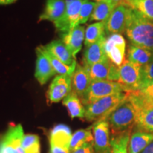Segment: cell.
<instances>
[{
    "label": "cell",
    "instance_id": "27",
    "mask_svg": "<svg viewBox=\"0 0 153 153\" xmlns=\"http://www.w3.org/2000/svg\"><path fill=\"white\" fill-rule=\"evenodd\" d=\"M132 131L111 135L112 153H128V143Z\"/></svg>",
    "mask_w": 153,
    "mask_h": 153
},
{
    "label": "cell",
    "instance_id": "11",
    "mask_svg": "<svg viewBox=\"0 0 153 153\" xmlns=\"http://www.w3.org/2000/svg\"><path fill=\"white\" fill-rule=\"evenodd\" d=\"M130 7L118 5L114 9L111 14L105 22V30L107 34H121L126 31Z\"/></svg>",
    "mask_w": 153,
    "mask_h": 153
},
{
    "label": "cell",
    "instance_id": "3",
    "mask_svg": "<svg viewBox=\"0 0 153 153\" xmlns=\"http://www.w3.org/2000/svg\"><path fill=\"white\" fill-rule=\"evenodd\" d=\"M127 97L128 94L126 92L116 94L85 105V119L89 122H97L99 120L106 119Z\"/></svg>",
    "mask_w": 153,
    "mask_h": 153
},
{
    "label": "cell",
    "instance_id": "33",
    "mask_svg": "<svg viewBox=\"0 0 153 153\" xmlns=\"http://www.w3.org/2000/svg\"><path fill=\"white\" fill-rule=\"evenodd\" d=\"M153 82V60L141 67V85L140 88ZM139 88V89H140Z\"/></svg>",
    "mask_w": 153,
    "mask_h": 153
},
{
    "label": "cell",
    "instance_id": "12",
    "mask_svg": "<svg viewBox=\"0 0 153 153\" xmlns=\"http://www.w3.org/2000/svg\"><path fill=\"white\" fill-rule=\"evenodd\" d=\"M85 0H74L67 4L66 12L62 19L55 24L56 29L66 33L77 26L80 10Z\"/></svg>",
    "mask_w": 153,
    "mask_h": 153
},
{
    "label": "cell",
    "instance_id": "2",
    "mask_svg": "<svg viewBox=\"0 0 153 153\" xmlns=\"http://www.w3.org/2000/svg\"><path fill=\"white\" fill-rule=\"evenodd\" d=\"M137 114L136 106L128 94L125 100L106 118L111 135L133 131L136 122Z\"/></svg>",
    "mask_w": 153,
    "mask_h": 153
},
{
    "label": "cell",
    "instance_id": "29",
    "mask_svg": "<svg viewBox=\"0 0 153 153\" xmlns=\"http://www.w3.org/2000/svg\"><path fill=\"white\" fill-rule=\"evenodd\" d=\"M41 48L43 50L44 54L47 57L50 62H51V65H52L53 68H54L57 74H66V75H72L73 72L75 70L76 65L72 66H68L67 65L63 63L62 61H60L58 58L55 57L53 54H51L48 50L45 48V46L41 45Z\"/></svg>",
    "mask_w": 153,
    "mask_h": 153
},
{
    "label": "cell",
    "instance_id": "20",
    "mask_svg": "<svg viewBox=\"0 0 153 153\" xmlns=\"http://www.w3.org/2000/svg\"><path fill=\"white\" fill-rule=\"evenodd\" d=\"M45 48L51 54H53L67 65L72 66L77 63L75 57H73L62 41L55 40L51 42L47 45H45Z\"/></svg>",
    "mask_w": 153,
    "mask_h": 153
},
{
    "label": "cell",
    "instance_id": "7",
    "mask_svg": "<svg viewBox=\"0 0 153 153\" xmlns=\"http://www.w3.org/2000/svg\"><path fill=\"white\" fill-rule=\"evenodd\" d=\"M126 42L121 34H111L106 38L104 45L107 57L115 65L120 67L126 60Z\"/></svg>",
    "mask_w": 153,
    "mask_h": 153
},
{
    "label": "cell",
    "instance_id": "24",
    "mask_svg": "<svg viewBox=\"0 0 153 153\" xmlns=\"http://www.w3.org/2000/svg\"><path fill=\"white\" fill-rule=\"evenodd\" d=\"M134 128L153 133V107L141 108L137 111Z\"/></svg>",
    "mask_w": 153,
    "mask_h": 153
},
{
    "label": "cell",
    "instance_id": "21",
    "mask_svg": "<svg viewBox=\"0 0 153 153\" xmlns=\"http://www.w3.org/2000/svg\"><path fill=\"white\" fill-rule=\"evenodd\" d=\"M127 60L140 67L145 66L153 60V53L131 44L128 48Z\"/></svg>",
    "mask_w": 153,
    "mask_h": 153
},
{
    "label": "cell",
    "instance_id": "28",
    "mask_svg": "<svg viewBox=\"0 0 153 153\" xmlns=\"http://www.w3.org/2000/svg\"><path fill=\"white\" fill-rule=\"evenodd\" d=\"M94 142V136L91 127L87 129H81L72 135L70 142V152L79 148L83 145Z\"/></svg>",
    "mask_w": 153,
    "mask_h": 153
},
{
    "label": "cell",
    "instance_id": "23",
    "mask_svg": "<svg viewBox=\"0 0 153 153\" xmlns=\"http://www.w3.org/2000/svg\"><path fill=\"white\" fill-rule=\"evenodd\" d=\"M113 63L108 57L101 62L95 63L90 66L83 65L89 74L91 79L94 80H108Z\"/></svg>",
    "mask_w": 153,
    "mask_h": 153
},
{
    "label": "cell",
    "instance_id": "6",
    "mask_svg": "<svg viewBox=\"0 0 153 153\" xmlns=\"http://www.w3.org/2000/svg\"><path fill=\"white\" fill-rule=\"evenodd\" d=\"M91 127L94 136L93 145L95 153H112L111 130L106 118L94 122Z\"/></svg>",
    "mask_w": 153,
    "mask_h": 153
},
{
    "label": "cell",
    "instance_id": "17",
    "mask_svg": "<svg viewBox=\"0 0 153 153\" xmlns=\"http://www.w3.org/2000/svg\"><path fill=\"white\" fill-rule=\"evenodd\" d=\"M106 38V36H103L96 43L86 46L84 53L83 65H92L95 63L101 62L106 58L107 56L104 50Z\"/></svg>",
    "mask_w": 153,
    "mask_h": 153
},
{
    "label": "cell",
    "instance_id": "15",
    "mask_svg": "<svg viewBox=\"0 0 153 153\" xmlns=\"http://www.w3.org/2000/svg\"><path fill=\"white\" fill-rule=\"evenodd\" d=\"M65 0H47L45 10L39 17V21H50L54 25L62 19L66 12Z\"/></svg>",
    "mask_w": 153,
    "mask_h": 153
},
{
    "label": "cell",
    "instance_id": "8",
    "mask_svg": "<svg viewBox=\"0 0 153 153\" xmlns=\"http://www.w3.org/2000/svg\"><path fill=\"white\" fill-rule=\"evenodd\" d=\"M71 138V131L68 126L63 124L55 126L50 133L51 153H70Z\"/></svg>",
    "mask_w": 153,
    "mask_h": 153
},
{
    "label": "cell",
    "instance_id": "32",
    "mask_svg": "<svg viewBox=\"0 0 153 153\" xmlns=\"http://www.w3.org/2000/svg\"><path fill=\"white\" fill-rule=\"evenodd\" d=\"M96 4H97V2H94V1H91L90 0H85L80 10L77 26L85 24L90 19Z\"/></svg>",
    "mask_w": 153,
    "mask_h": 153
},
{
    "label": "cell",
    "instance_id": "13",
    "mask_svg": "<svg viewBox=\"0 0 153 153\" xmlns=\"http://www.w3.org/2000/svg\"><path fill=\"white\" fill-rule=\"evenodd\" d=\"M91 81L84 66L77 63L72 75V91L76 94L81 101L87 94Z\"/></svg>",
    "mask_w": 153,
    "mask_h": 153
},
{
    "label": "cell",
    "instance_id": "38",
    "mask_svg": "<svg viewBox=\"0 0 153 153\" xmlns=\"http://www.w3.org/2000/svg\"><path fill=\"white\" fill-rule=\"evenodd\" d=\"M74 1V0H65V1H66L67 4L71 2V1Z\"/></svg>",
    "mask_w": 153,
    "mask_h": 153
},
{
    "label": "cell",
    "instance_id": "9",
    "mask_svg": "<svg viewBox=\"0 0 153 153\" xmlns=\"http://www.w3.org/2000/svg\"><path fill=\"white\" fill-rule=\"evenodd\" d=\"M24 136L21 124L10 126L0 143V153H25L22 146Z\"/></svg>",
    "mask_w": 153,
    "mask_h": 153
},
{
    "label": "cell",
    "instance_id": "5",
    "mask_svg": "<svg viewBox=\"0 0 153 153\" xmlns=\"http://www.w3.org/2000/svg\"><path fill=\"white\" fill-rule=\"evenodd\" d=\"M117 82L123 87L126 93L138 90L141 85V67L126 60L119 67Z\"/></svg>",
    "mask_w": 153,
    "mask_h": 153
},
{
    "label": "cell",
    "instance_id": "34",
    "mask_svg": "<svg viewBox=\"0 0 153 153\" xmlns=\"http://www.w3.org/2000/svg\"><path fill=\"white\" fill-rule=\"evenodd\" d=\"M70 153H95L93 143H88Z\"/></svg>",
    "mask_w": 153,
    "mask_h": 153
},
{
    "label": "cell",
    "instance_id": "22",
    "mask_svg": "<svg viewBox=\"0 0 153 153\" xmlns=\"http://www.w3.org/2000/svg\"><path fill=\"white\" fill-rule=\"evenodd\" d=\"M62 104L68 108L69 115L71 118H79L84 119L85 116V107L82 104L81 99L73 91L65 97Z\"/></svg>",
    "mask_w": 153,
    "mask_h": 153
},
{
    "label": "cell",
    "instance_id": "16",
    "mask_svg": "<svg viewBox=\"0 0 153 153\" xmlns=\"http://www.w3.org/2000/svg\"><path fill=\"white\" fill-rule=\"evenodd\" d=\"M85 28L84 26H76L68 33L62 35V42L68 47L74 57L81 51L85 41Z\"/></svg>",
    "mask_w": 153,
    "mask_h": 153
},
{
    "label": "cell",
    "instance_id": "35",
    "mask_svg": "<svg viewBox=\"0 0 153 153\" xmlns=\"http://www.w3.org/2000/svg\"><path fill=\"white\" fill-rule=\"evenodd\" d=\"M101 1H103V0H101ZM108 1H110L111 2H112L116 6H118V5L127 6L128 4L129 3V1H131V0H108Z\"/></svg>",
    "mask_w": 153,
    "mask_h": 153
},
{
    "label": "cell",
    "instance_id": "25",
    "mask_svg": "<svg viewBox=\"0 0 153 153\" xmlns=\"http://www.w3.org/2000/svg\"><path fill=\"white\" fill-rule=\"evenodd\" d=\"M117 6L108 0H103L97 2L90 21H97L98 22H106L111 14L112 11Z\"/></svg>",
    "mask_w": 153,
    "mask_h": 153
},
{
    "label": "cell",
    "instance_id": "10",
    "mask_svg": "<svg viewBox=\"0 0 153 153\" xmlns=\"http://www.w3.org/2000/svg\"><path fill=\"white\" fill-rule=\"evenodd\" d=\"M72 91V75L59 74L53 79L47 91V99L50 104L63 100Z\"/></svg>",
    "mask_w": 153,
    "mask_h": 153
},
{
    "label": "cell",
    "instance_id": "4",
    "mask_svg": "<svg viewBox=\"0 0 153 153\" xmlns=\"http://www.w3.org/2000/svg\"><path fill=\"white\" fill-rule=\"evenodd\" d=\"M124 92L123 88L117 82L94 80L89 86L85 97L82 101L84 106L108 96Z\"/></svg>",
    "mask_w": 153,
    "mask_h": 153
},
{
    "label": "cell",
    "instance_id": "37",
    "mask_svg": "<svg viewBox=\"0 0 153 153\" xmlns=\"http://www.w3.org/2000/svg\"><path fill=\"white\" fill-rule=\"evenodd\" d=\"M17 0H0V5H7L14 3Z\"/></svg>",
    "mask_w": 153,
    "mask_h": 153
},
{
    "label": "cell",
    "instance_id": "19",
    "mask_svg": "<svg viewBox=\"0 0 153 153\" xmlns=\"http://www.w3.org/2000/svg\"><path fill=\"white\" fill-rule=\"evenodd\" d=\"M153 141V133L133 128L128 143V153H141Z\"/></svg>",
    "mask_w": 153,
    "mask_h": 153
},
{
    "label": "cell",
    "instance_id": "18",
    "mask_svg": "<svg viewBox=\"0 0 153 153\" xmlns=\"http://www.w3.org/2000/svg\"><path fill=\"white\" fill-rule=\"evenodd\" d=\"M128 94L135 104L137 111L153 107V82L140 87L138 90L128 93Z\"/></svg>",
    "mask_w": 153,
    "mask_h": 153
},
{
    "label": "cell",
    "instance_id": "26",
    "mask_svg": "<svg viewBox=\"0 0 153 153\" xmlns=\"http://www.w3.org/2000/svg\"><path fill=\"white\" fill-rule=\"evenodd\" d=\"M105 33H106V30H105L104 22H96L89 25L85 30V46H88L97 42L105 36Z\"/></svg>",
    "mask_w": 153,
    "mask_h": 153
},
{
    "label": "cell",
    "instance_id": "36",
    "mask_svg": "<svg viewBox=\"0 0 153 153\" xmlns=\"http://www.w3.org/2000/svg\"><path fill=\"white\" fill-rule=\"evenodd\" d=\"M141 153H153V141Z\"/></svg>",
    "mask_w": 153,
    "mask_h": 153
},
{
    "label": "cell",
    "instance_id": "14",
    "mask_svg": "<svg viewBox=\"0 0 153 153\" xmlns=\"http://www.w3.org/2000/svg\"><path fill=\"white\" fill-rule=\"evenodd\" d=\"M36 59L35 77L40 85H45L48 80L56 74V72L47 57L44 54L41 47L36 48Z\"/></svg>",
    "mask_w": 153,
    "mask_h": 153
},
{
    "label": "cell",
    "instance_id": "31",
    "mask_svg": "<svg viewBox=\"0 0 153 153\" xmlns=\"http://www.w3.org/2000/svg\"><path fill=\"white\" fill-rule=\"evenodd\" d=\"M25 153H41L39 137L33 134L24 135L22 142Z\"/></svg>",
    "mask_w": 153,
    "mask_h": 153
},
{
    "label": "cell",
    "instance_id": "1",
    "mask_svg": "<svg viewBox=\"0 0 153 153\" xmlns=\"http://www.w3.org/2000/svg\"><path fill=\"white\" fill-rule=\"evenodd\" d=\"M125 33L131 45L153 53V22L130 8Z\"/></svg>",
    "mask_w": 153,
    "mask_h": 153
},
{
    "label": "cell",
    "instance_id": "30",
    "mask_svg": "<svg viewBox=\"0 0 153 153\" xmlns=\"http://www.w3.org/2000/svg\"><path fill=\"white\" fill-rule=\"evenodd\" d=\"M127 7L139 11L153 22V0H131Z\"/></svg>",
    "mask_w": 153,
    "mask_h": 153
}]
</instances>
